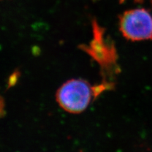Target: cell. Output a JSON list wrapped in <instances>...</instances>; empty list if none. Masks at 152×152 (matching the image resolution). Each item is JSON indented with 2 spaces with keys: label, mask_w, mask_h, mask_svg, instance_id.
I'll use <instances>...</instances> for the list:
<instances>
[{
  "label": "cell",
  "mask_w": 152,
  "mask_h": 152,
  "mask_svg": "<svg viewBox=\"0 0 152 152\" xmlns=\"http://www.w3.org/2000/svg\"><path fill=\"white\" fill-rule=\"evenodd\" d=\"M119 28L128 40L152 39V16L144 8L126 11L119 16Z\"/></svg>",
  "instance_id": "cell-3"
},
{
  "label": "cell",
  "mask_w": 152,
  "mask_h": 152,
  "mask_svg": "<svg viewBox=\"0 0 152 152\" xmlns=\"http://www.w3.org/2000/svg\"><path fill=\"white\" fill-rule=\"evenodd\" d=\"M134 1L137 3H142V2H144L145 0H134ZM150 1L152 3V0H150Z\"/></svg>",
  "instance_id": "cell-4"
},
{
  "label": "cell",
  "mask_w": 152,
  "mask_h": 152,
  "mask_svg": "<svg viewBox=\"0 0 152 152\" xmlns=\"http://www.w3.org/2000/svg\"><path fill=\"white\" fill-rule=\"evenodd\" d=\"M93 38L89 45H80L79 48L86 52L100 66L102 82L115 84L113 79L121 72L117 64L118 55L113 41L104 38L105 29L96 19L92 20Z\"/></svg>",
  "instance_id": "cell-2"
},
{
  "label": "cell",
  "mask_w": 152,
  "mask_h": 152,
  "mask_svg": "<svg viewBox=\"0 0 152 152\" xmlns=\"http://www.w3.org/2000/svg\"><path fill=\"white\" fill-rule=\"evenodd\" d=\"M115 86L103 82L93 86L83 79H72L57 90L56 101L66 112L79 114L86 110L91 102L103 92L112 90Z\"/></svg>",
  "instance_id": "cell-1"
}]
</instances>
